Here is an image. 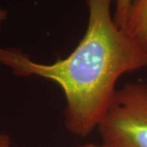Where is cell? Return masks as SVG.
I'll return each mask as SVG.
<instances>
[{"instance_id": "obj_1", "label": "cell", "mask_w": 147, "mask_h": 147, "mask_svg": "<svg viewBox=\"0 0 147 147\" xmlns=\"http://www.w3.org/2000/svg\"><path fill=\"white\" fill-rule=\"evenodd\" d=\"M115 0H84L87 30L74 51L52 64L33 61L20 49L0 47V64L18 76H37L60 86L65 98L64 124L74 136L88 137L104 119L124 74L147 68V50L117 26Z\"/></svg>"}, {"instance_id": "obj_2", "label": "cell", "mask_w": 147, "mask_h": 147, "mask_svg": "<svg viewBox=\"0 0 147 147\" xmlns=\"http://www.w3.org/2000/svg\"><path fill=\"white\" fill-rule=\"evenodd\" d=\"M110 147H147V84L133 82L117 89L97 127Z\"/></svg>"}, {"instance_id": "obj_3", "label": "cell", "mask_w": 147, "mask_h": 147, "mask_svg": "<svg viewBox=\"0 0 147 147\" xmlns=\"http://www.w3.org/2000/svg\"><path fill=\"white\" fill-rule=\"evenodd\" d=\"M147 50V0H132L124 29Z\"/></svg>"}, {"instance_id": "obj_4", "label": "cell", "mask_w": 147, "mask_h": 147, "mask_svg": "<svg viewBox=\"0 0 147 147\" xmlns=\"http://www.w3.org/2000/svg\"><path fill=\"white\" fill-rule=\"evenodd\" d=\"M132 0H115L113 20L115 25L120 29H125L127 19Z\"/></svg>"}, {"instance_id": "obj_5", "label": "cell", "mask_w": 147, "mask_h": 147, "mask_svg": "<svg viewBox=\"0 0 147 147\" xmlns=\"http://www.w3.org/2000/svg\"><path fill=\"white\" fill-rule=\"evenodd\" d=\"M0 147H11L9 136L6 134H0Z\"/></svg>"}, {"instance_id": "obj_6", "label": "cell", "mask_w": 147, "mask_h": 147, "mask_svg": "<svg viewBox=\"0 0 147 147\" xmlns=\"http://www.w3.org/2000/svg\"><path fill=\"white\" fill-rule=\"evenodd\" d=\"M7 11L3 8H1L0 7V26L5 22V21L7 18Z\"/></svg>"}, {"instance_id": "obj_7", "label": "cell", "mask_w": 147, "mask_h": 147, "mask_svg": "<svg viewBox=\"0 0 147 147\" xmlns=\"http://www.w3.org/2000/svg\"><path fill=\"white\" fill-rule=\"evenodd\" d=\"M76 147H110L106 146L104 143H100V144H96V143H86V144H83L81 146Z\"/></svg>"}]
</instances>
